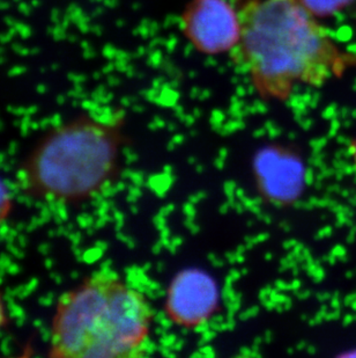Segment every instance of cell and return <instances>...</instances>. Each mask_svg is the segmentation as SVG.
<instances>
[{
    "mask_svg": "<svg viewBox=\"0 0 356 358\" xmlns=\"http://www.w3.org/2000/svg\"><path fill=\"white\" fill-rule=\"evenodd\" d=\"M13 211V195L6 182L0 178V225H3Z\"/></svg>",
    "mask_w": 356,
    "mask_h": 358,
    "instance_id": "cell-8",
    "label": "cell"
},
{
    "mask_svg": "<svg viewBox=\"0 0 356 358\" xmlns=\"http://www.w3.org/2000/svg\"><path fill=\"white\" fill-rule=\"evenodd\" d=\"M151 320L144 294L111 268H100L58 297L49 331V356L140 357Z\"/></svg>",
    "mask_w": 356,
    "mask_h": 358,
    "instance_id": "cell-2",
    "label": "cell"
},
{
    "mask_svg": "<svg viewBox=\"0 0 356 358\" xmlns=\"http://www.w3.org/2000/svg\"><path fill=\"white\" fill-rule=\"evenodd\" d=\"M252 166L255 186L265 201L288 206L302 195L304 166L299 153L288 146H265L255 153Z\"/></svg>",
    "mask_w": 356,
    "mask_h": 358,
    "instance_id": "cell-5",
    "label": "cell"
},
{
    "mask_svg": "<svg viewBox=\"0 0 356 358\" xmlns=\"http://www.w3.org/2000/svg\"><path fill=\"white\" fill-rule=\"evenodd\" d=\"M124 136L117 120L75 116L40 136L15 171L17 189L54 206H79L114 182Z\"/></svg>",
    "mask_w": 356,
    "mask_h": 358,
    "instance_id": "cell-3",
    "label": "cell"
},
{
    "mask_svg": "<svg viewBox=\"0 0 356 358\" xmlns=\"http://www.w3.org/2000/svg\"><path fill=\"white\" fill-rule=\"evenodd\" d=\"M354 0H299L310 14L315 17H332L350 6Z\"/></svg>",
    "mask_w": 356,
    "mask_h": 358,
    "instance_id": "cell-7",
    "label": "cell"
},
{
    "mask_svg": "<svg viewBox=\"0 0 356 358\" xmlns=\"http://www.w3.org/2000/svg\"><path fill=\"white\" fill-rule=\"evenodd\" d=\"M235 61L264 98L285 100L296 85L320 87L348 62L299 0H246L239 8Z\"/></svg>",
    "mask_w": 356,
    "mask_h": 358,
    "instance_id": "cell-1",
    "label": "cell"
},
{
    "mask_svg": "<svg viewBox=\"0 0 356 358\" xmlns=\"http://www.w3.org/2000/svg\"><path fill=\"white\" fill-rule=\"evenodd\" d=\"M190 43L206 55L232 51L241 40L239 10L227 0H191L181 17Z\"/></svg>",
    "mask_w": 356,
    "mask_h": 358,
    "instance_id": "cell-4",
    "label": "cell"
},
{
    "mask_svg": "<svg viewBox=\"0 0 356 358\" xmlns=\"http://www.w3.org/2000/svg\"><path fill=\"white\" fill-rule=\"evenodd\" d=\"M218 304L216 280L202 269L188 268L178 273L169 285L165 315L181 327H199L214 315Z\"/></svg>",
    "mask_w": 356,
    "mask_h": 358,
    "instance_id": "cell-6",
    "label": "cell"
},
{
    "mask_svg": "<svg viewBox=\"0 0 356 358\" xmlns=\"http://www.w3.org/2000/svg\"><path fill=\"white\" fill-rule=\"evenodd\" d=\"M8 324V311H7L6 301L3 297V291L0 290V331Z\"/></svg>",
    "mask_w": 356,
    "mask_h": 358,
    "instance_id": "cell-9",
    "label": "cell"
},
{
    "mask_svg": "<svg viewBox=\"0 0 356 358\" xmlns=\"http://www.w3.org/2000/svg\"><path fill=\"white\" fill-rule=\"evenodd\" d=\"M350 153H352V157H353L354 162H355L356 166V139L353 141L352 145H350Z\"/></svg>",
    "mask_w": 356,
    "mask_h": 358,
    "instance_id": "cell-10",
    "label": "cell"
}]
</instances>
